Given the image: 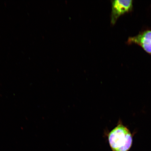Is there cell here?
<instances>
[{"label":"cell","mask_w":151,"mask_h":151,"mask_svg":"<svg viewBox=\"0 0 151 151\" xmlns=\"http://www.w3.org/2000/svg\"><path fill=\"white\" fill-rule=\"evenodd\" d=\"M108 140L113 151H128L132 146L133 138L129 130L120 122L109 133Z\"/></svg>","instance_id":"1"},{"label":"cell","mask_w":151,"mask_h":151,"mask_svg":"<svg viewBox=\"0 0 151 151\" xmlns=\"http://www.w3.org/2000/svg\"><path fill=\"white\" fill-rule=\"evenodd\" d=\"M112 11L111 17V23L114 25L120 16L131 12L133 9V1L115 0L111 1Z\"/></svg>","instance_id":"2"},{"label":"cell","mask_w":151,"mask_h":151,"mask_svg":"<svg viewBox=\"0 0 151 151\" xmlns=\"http://www.w3.org/2000/svg\"><path fill=\"white\" fill-rule=\"evenodd\" d=\"M127 43L128 45H139L151 55V29L141 32L135 36L129 37Z\"/></svg>","instance_id":"3"}]
</instances>
